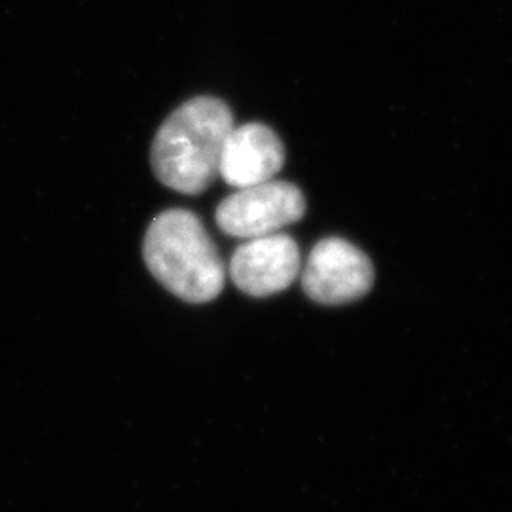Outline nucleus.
<instances>
[{
	"label": "nucleus",
	"instance_id": "5",
	"mask_svg": "<svg viewBox=\"0 0 512 512\" xmlns=\"http://www.w3.org/2000/svg\"><path fill=\"white\" fill-rule=\"evenodd\" d=\"M298 243L287 234L245 239L230 260V277L241 293L264 298L287 291L300 274Z\"/></svg>",
	"mask_w": 512,
	"mask_h": 512
},
{
	"label": "nucleus",
	"instance_id": "1",
	"mask_svg": "<svg viewBox=\"0 0 512 512\" xmlns=\"http://www.w3.org/2000/svg\"><path fill=\"white\" fill-rule=\"evenodd\" d=\"M236 128L230 107L211 95L183 103L167 116L152 143V169L167 188L196 196L219 177L222 147Z\"/></svg>",
	"mask_w": 512,
	"mask_h": 512
},
{
	"label": "nucleus",
	"instance_id": "4",
	"mask_svg": "<svg viewBox=\"0 0 512 512\" xmlns=\"http://www.w3.org/2000/svg\"><path fill=\"white\" fill-rule=\"evenodd\" d=\"M374 266L348 239H321L304 266L302 287L313 302L342 306L363 298L372 289Z\"/></svg>",
	"mask_w": 512,
	"mask_h": 512
},
{
	"label": "nucleus",
	"instance_id": "6",
	"mask_svg": "<svg viewBox=\"0 0 512 512\" xmlns=\"http://www.w3.org/2000/svg\"><path fill=\"white\" fill-rule=\"evenodd\" d=\"M285 164V147L274 129L245 124L232 129L220 154L219 175L234 188L274 181Z\"/></svg>",
	"mask_w": 512,
	"mask_h": 512
},
{
	"label": "nucleus",
	"instance_id": "3",
	"mask_svg": "<svg viewBox=\"0 0 512 512\" xmlns=\"http://www.w3.org/2000/svg\"><path fill=\"white\" fill-rule=\"evenodd\" d=\"M302 190L287 181L239 188L217 207V224L232 238L255 239L281 232L304 217Z\"/></svg>",
	"mask_w": 512,
	"mask_h": 512
},
{
	"label": "nucleus",
	"instance_id": "2",
	"mask_svg": "<svg viewBox=\"0 0 512 512\" xmlns=\"http://www.w3.org/2000/svg\"><path fill=\"white\" fill-rule=\"evenodd\" d=\"M143 255L150 274L190 304L215 300L224 289V262L202 220L188 209H169L148 226Z\"/></svg>",
	"mask_w": 512,
	"mask_h": 512
}]
</instances>
